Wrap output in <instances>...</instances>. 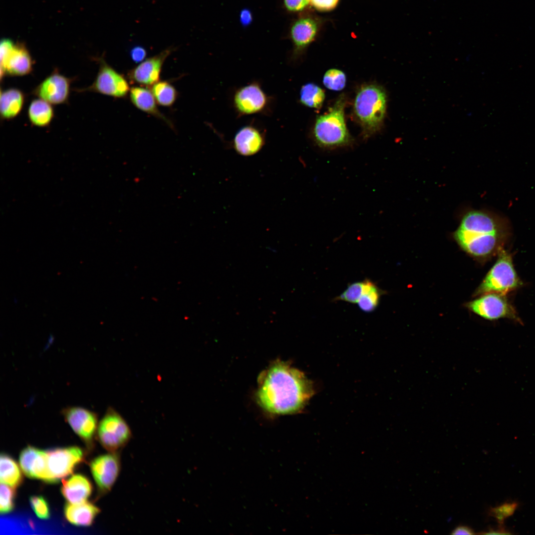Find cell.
Returning a JSON list of instances; mask_svg holds the SVG:
<instances>
[{"label":"cell","mask_w":535,"mask_h":535,"mask_svg":"<svg viewBox=\"0 0 535 535\" xmlns=\"http://www.w3.org/2000/svg\"><path fill=\"white\" fill-rule=\"evenodd\" d=\"M27 114L33 125L45 127L49 126L53 120L54 110L51 104L39 98L30 103Z\"/></svg>","instance_id":"23"},{"label":"cell","mask_w":535,"mask_h":535,"mask_svg":"<svg viewBox=\"0 0 535 535\" xmlns=\"http://www.w3.org/2000/svg\"><path fill=\"white\" fill-rule=\"evenodd\" d=\"M72 80L55 69L35 87L32 93L51 105L66 103L69 99Z\"/></svg>","instance_id":"14"},{"label":"cell","mask_w":535,"mask_h":535,"mask_svg":"<svg viewBox=\"0 0 535 535\" xmlns=\"http://www.w3.org/2000/svg\"><path fill=\"white\" fill-rule=\"evenodd\" d=\"M469 308L480 316L490 320L500 318L517 319L516 313L505 295L490 293L469 304Z\"/></svg>","instance_id":"11"},{"label":"cell","mask_w":535,"mask_h":535,"mask_svg":"<svg viewBox=\"0 0 535 535\" xmlns=\"http://www.w3.org/2000/svg\"><path fill=\"white\" fill-rule=\"evenodd\" d=\"M131 59L135 62L139 63L142 61L146 56V51L141 47H136L132 49L130 52Z\"/></svg>","instance_id":"36"},{"label":"cell","mask_w":535,"mask_h":535,"mask_svg":"<svg viewBox=\"0 0 535 535\" xmlns=\"http://www.w3.org/2000/svg\"><path fill=\"white\" fill-rule=\"evenodd\" d=\"M97 436L102 445L109 452H117L129 441L130 429L123 418L109 408L99 423Z\"/></svg>","instance_id":"7"},{"label":"cell","mask_w":535,"mask_h":535,"mask_svg":"<svg viewBox=\"0 0 535 535\" xmlns=\"http://www.w3.org/2000/svg\"><path fill=\"white\" fill-rule=\"evenodd\" d=\"M100 509L94 504L87 501L78 503H67L64 513L67 520L70 523L79 526L91 525Z\"/></svg>","instance_id":"21"},{"label":"cell","mask_w":535,"mask_h":535,"mask_svg":"<svg viewBox=\"0 0 535 535\" xmlns=\"http://www.w3.org/2000/svg\"><path fill=\"white\" fill-rule=\"evenodd\" d=\"M29 500L32 509L39 518L48 519L50 518L48 504L43 496H33L30 497Z\"/></svg>","instance_id":"32"},{"label":"cell","mask_w":535,"mask_h":535,"mask_svg":"<svg viewBox=\"0 0 535 535\" xmlns=\"http://www.w3.org/2000/svg\"><path fill=\"white\" fill-rule=\"evenodd\" d=\"M451 534L452 535H473L475 533L472 529L465 526H460L454 529Z\"/></svg>","instance_id":"37"},{"label":"cell","mask_w":535,"mask_h":535,"mask_svg":"<svg viewBox=\"0 0 535 535\" xmlns=\"http://www.w3.org/2000/svg\"><path fill=\"white\" fill-rule=\"evenodd\" d=\"M47 451L50 474L54 481L73 473L76 466L84 460V453L77 446L59 448Z\"/></svg>","instance_id":"10"},{"label":"cell","mask_w":535,"mask_h":535,"mask_svg":"<svg viewBox=\"0 0 535 535\" xmlns=\"http://www.w3.org/2000/svg\"><path fill=\"white\" fill-rule=\"evenodd\" d=\"M19 465L23 473L30 478L55 482L48 469L46 451L28 446L20 454Z\"/></svg>","instance_id":"16"},{"label":"cell","mask_w":535,"mask_h":535,"mask_svg":"<svg viewBox=\"0 0 535 535\" xmlns=\"http://www.w3.org/2000/svg\"><path fill=\"white\" fill-rule=\"evenodd\" d=\"M22 475L16 462L9 456L1 453L0 458V482L16 488L22 482Z\"/></svg>","instance_id":"24"},{"label":"cell","mask_w":535,"mask_h":535,"mask_svg":"<svg viewBox=\"0 0 535 535\" xmlns=\"http://www.w3.org/2000/svg\"><path fill=\"white\" fill-rule=\"evenodd\" d=\"M93 477L101 494L109 491L117 479L121 470V461L117 452L99 456L90 463Z\"/></svg>","instance_id":"12"},{"label":"cell","mask_w":535,"mask_h":535,"mask_svg":"<svg viewBox=\"0 0 535 535\" xmlns=\"http://www.w3.org/2000/svg\"><path fill=\"white\" fill-rule=\"evenodd\" d=\"M454 237L469 254L484 256L499 247L503 233L499 222L491 214L480 210H471L461 218Z\"/></svg>","instance_id":"2"},{"label":"cell","mask_w":535,"mask_h":535,"mask_svg":"<svg viewBox=\"0 0 535 535\" xmlns=\"http://www.w3.org/2000/svg\"><path fill=\"white\" fill-rule=\"evenodd\" d=\"M131 103L139 109L164 121L171 128L172 123L159 109L151 91L144 87H133L130 89Z\"/></svg>","instance_id":"20"},{"label":"cell","mask_w":535,"mask_h":535,"mask_svg":"<svg viewBox=\"0 0 535 535\" xmlns=\"http://www.w3.org/2000/svg\"><path fill=\"white\" fill-rule=\"evenodd\" d=\"M516 501H506L488 510V515L495 518L499 526H503L504 521L512 516L519 507Z\"/></svg>","instance_id":"28"},{"label":"cell","mask_w":535,"mask_h":535,"mask_svg":"<svg viewBox=\"0 0 535 535\" xmlns=\"http://www.w3.org/2000/svg\"><path fill=\"white\" fill-rule=\"evenodd\" d=\"M381 293L374 282L370 279L364 280L363 294L357 303L359 307L365 312L374 311L378 305Z\"/></svg>","instance_id":"25"},{"label":"cell","mask_w":535,"mask_h":535,"mask_svg":"<svg viewBox=\"0 0 535 535\" xmlns=\"http://www.w3.org/2000/svg\"><path fill=\"white\" fill-rule=\"evenodd\" d=\"M521 285L510 254L500 249L498 259L478 290L481 294L495 293L503 295Z\"/></svg>","instance_id":"6"},{"label":"cell","mask_w":535,"mask_h":535,"mask_svg":"<svg viewBox=\"0 0 535 535\" xmlns=\"http://www.w3.org/2000/svg\"><path fill=\"white\" fill-rule=\"evenodd\" d=\"M258 402L267 412L286 415L301 411L314 393L313 385L299 370L276 361L258 378Z\"/></svg>","instance_id":"1"},{"label":"cell","mask_w":535,"mask_h":535,"mask_svg":"<svg viewBox=\"0 0 535 535\" xmlns=\"http://www.w3.org/2000/svg\"><path fill=\"white\" fill-rule=\"evenodd\" d=\"M363 286L364 281L354 282L348 285L341 294L335 297L334 301L357 303L362 295Z\"/></svg>","instance_id":"30"},{"label":"cell","mask_w":535,"mask_h":535,"mask_svg":"<svg viewBox=\"0 0 535 535\" xmlns=\"http://www.w3.org/2000/svg\"><path fill=\"white\" fill-rule=\"evenodd\" d=\"M34 61L23 44H15L4 62L0 65V77L5 75L21 76L30 74Z\"/></svg>","instance_id":"17"},{"label":"cell","mask_w":535,"mask_h":535,"mask_svg":"<svg viewBox=\"0 0 535 535\" xmlns=\"http://www.w3.org/2000/svg\"><path fill=\"white\" fill-rule=\"evenodd\" d=\"M386 109V94L380 86L366 85L358 91L354 101V109L364 138L371 137L380 129Z\"/></svg>","instance_id":"3"},{"label":"cell","mask_w":535,"mask_h":535,"mask_svg":"<svg viewBox=\"0 0 535 535\" xmlns=\"http://www.w3.org/2000/svg\"><path fill=\"white\" fill-rule=\"evenodd\" d=\"M24 101L25 95L18 89L12 88L1 91V118L4 120H10L16 117L22 110Z\"/></svg>","instance_id":"22"},{"label":"cell","mask_w":535,"mask_h":535,"mask_svg":"<svg viewBox=\"0 0 535 535\" xmlns=\"http://www.w3.org/2000/svg\"><path fill=\"white\" fill-rule=\"evenodd\" d=\"M317 23L309 18L296 21L291 28L290 35L294 46L292 56L295 59L301 52L315 38L317 32Z\"/></svg>","instance_id":"18"},{"label":"cell","mask_w":535,"mask_h":535,"mask_svg":"<svg viewBox=\"0 0 535 535\" xmlns=\"http://www.w3.org/2000/svg\"><path fill=\"white\" fill-rule=\"evenodd\" d=\"M157 103L164 107H170L175 102L178 93L174 87L166 81H158L151 86Z\"/></svg>","instance_id":"26"},{"label":"cell","mask_w":535,"mask_h":535,"mask_svg":"<svg viewBox=\"0 0 535 535\" xmlns=\"http://www.w3.org/2000/svg\"><path fill=\"white\" fill-rule=\"evenodd\" d=\"M274 98L268 94L258 80H253L235 89L231 104L237 117L253 114L270 115Z\"/></svg>","instance_id":"5"},{"label":"cell","mask_w":535,"mask_h":535,"mask_svg":"<svg viewBox=\"0 0 535 535\" xmlns=\"http://www.w3.org/2000/svg\"><path fill=\"white\" fill-rule=\"evenodd\" d=\"M14 45L15 44L12 41L8 39H4L1 41L0 46V65L4 62Z\"/></svg>","instance_id":"34"},{"label":"cell","mask_w":535,"mask_h":535,"mask_svg":"<svg viewBox=\"0 0 535 535\" xmlns=\"http://www.w3.org/2000/svg\"><path fill=\"white\" fill-rule=\"evenodd\" d=\"M252 19V14L249 10L244 9L241 12L240 20L243 25L246 26L249 24L251 23Z\"/></svg>","instance_id":"38"},{"label":"cell","mask_w":535,"mask_h":535,"mask_svg":"<svg viewBox=\"0 0 535 535\" xmlns=\"http://www.w3.org/2000/svg\"><path fill=\"white\" fill-rule=\"evenodd\" d=\"M97 60L99 69L94 81L90 86L77 89V91L94 92L117 98L126 96L130 89L125 78L107 63L104 58Z\"/></svg>","instance_id":"8"},{"label":"cell","mask_w":535,"mask_h":535,"mask_svg":"<svg viewBox=\"0 0 535 535\" xmlns=\"http://www.w3.org/2000/svg\"><path fill=\"white\" fill-rule=\"evenodd\" d=\"M61 492L68 502L78 503L86 501L90 496L92 486L89 480L80 474H75L62 481Z\"/></svg>","instance_id":"19"},{"label":"cell","mask_w":535,"mask_h":535,"mask_svg":"<svg viewBox=\"0 0 535 535\" xmlns=\"http://www.w3.org/2000/svg\"><path fill=\"white\" fill-rule=\"evenodd\" d=\"M310 0H284L286 8L290 11L303 10L309 4Z\"/></svg>","instance_id":"35"},{"label":"cell","mask_w":535,"mask_h":535,"mask_svg":"<svg viewBox=\"0 0 535 535\" xmlns=\"http://www.w3.org/2000/svg\"><path fill=\"white\" fill-rule=\"evenodd\" d=\"M17 301H17V299H16V298H14V299H13V302H14V303L15 304H16V303H17Z\"/></svg>","instance_id":"40"},{"label":"cell","mask_w":535,"mask_h":535,"mask_svg":"<svg viewBox=\"0 0 535 535\" xmlns=\"http://www.w3.org/2000/svg\"><path fill=\"white\" fill-rule=\"evenodd\" d=\"M346 80V76L343 71L337 69H330L324 74L323 83L330 90L340 91L344 88Z\"/></svg>","instance_id":"29"},{"label":"cell","mask_w":535,"mask_h":535,"mask_svg":"<svg viewBox=\"0 0 535 535\" xmlns=\"http://www.w3.org/2000/svg\"><path fill=\"white\" fill-rule=\"evenodd\" d=\"M174 50V48L170 47L146 59L128 72V80L132 83L152 86L159 81L163 64Z\"/></svg>","instance_id":"15"},{"label":"cell","mask_w":535,"mask_h":535,"mask_svg":"<svg viewBox=\"0 0 535 535\" xmlns=\"http://www.w3.org/2000/svg\"><path fill=\"white\" fill-rule=\"evenodd\" d=\"M266 129L253 120L240 127L229 143L230 148L242 156L258 153L266 143Z\"/></svg>","instance_id":"13"},{"label":"cell","mask_w":535,"mask_h":535,"mask_svg":"<svg viewBox=\"0 0 535 535\" xmlns=\"http://www.w3.org/2000/svg\"><path fill=\"white\" fill-rule=\"evenodd\" d=\"M0 512L1 514H6L14 508L15 488L0 482Z\"/></svg>","instance_id":"31"},{"label":"cell","mask_w":535,"mask_h":535,"mask_svg":"<svg viewBox=\"0 0 535 535\" xmlns=\"http://www.w3.org/2000/svg\"><path fill=\"white\" fill-rule=\"evenodd\" d=\"M323 91L318 85L309 83L304 85L300 92V101L303 105L315 108H320L324 100Z\"/></svg>","instance_id":"27"},{"label":"cell","mask_w":535,"mask_h":535,"mask_svg":"<svg viewBox=\"0 0 535 535\" xmlns=\"http://www.w3.org/2000/svg\"><path fill=\"white\" fill-rule=\"evenodd\" d=\"M339 0H310L311 4L321 11H329L334 8Z\"/></svg>","instance_id":"33"},{"label":"cell","mask_w":535,"mask_h":535,"mask_svg":"<svg viewBox=\"0 0 535 535\" xmlns=\"http://www.w3.org/2000/svg\"><path fill=\"white\" fill-rule=\"evenodd\" d=\"M61 413L75 433L88 446H92L99 425L96 413L80 406H68Z\"/></svg>","instance_id":"9"},{"label":"cell","mask_w":535,"mask_h":535,"mask_svg":"<svg viewBox=\"0 0 535 535\" xmlns=\"http://www.w3.org/2000/svg\"><path fill=\"white\" fill-rule=\"evenodd\" d=\"M345 100L340 98L327 113L319 116L314 128V137L321 148H334L351 143L344 118Z\"/></svg>","instance_id":"4"},{"label":"cell","mask_w":535,"mask_h":535,"mask_svg":"<svg viewBox=\"0 0 535 535\" xmlns=\"http://www.w3.org/2000/svg\"><path fill=\"white\" fill-rule=\"evenodd\" d=\"M487 531V532H483V533H481V534H487V535L511 534H512L509 531H508L503 526H499V527L498 528H497V529L490 528Z\"/></svg>","instance_id":"39"}]
</instances>
